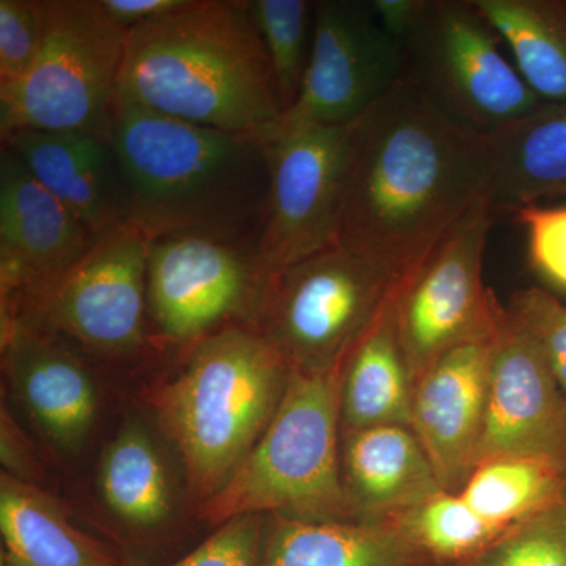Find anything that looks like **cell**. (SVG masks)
Listing matches in <instances>:
<instances>
[{
  "label": "cell",
  "mask_w": 566,
  "mask_h": 566,
  "mask_svg": "<svg viewBox=\"0 0 566 566\" xmlns=\"http://www.w3.org/2000/svg\"><path fill=\"white\" fill-rule=\"evenodd\" d=\"M499 40L472 0H428L405 43L406 77L468 128H504L543 102L506 61Z\"/></svg>",
  "instance_id": "10"
},
{
  "label": "cell",
  "mask_w": 566,
  "mask_h": 566,
  "mask_svg": "<svg viewBox=\"0 0 566 566\" xmlns=\"http://www.w3.org/2000/svg\"><path fill=\"white\" fill-rule=\"evenodd\" d=\"M346 126H283L266 139L270 192L259 252L270 273L337 240Z\"/></svg>",
  "instance_id": "13"
},
{
  "label": "cell",
  "mask_w": 566,
  "mask_h": 566,
  "mask_svg": "<svg viewBox=\"0 0 566 566\" xmlns=\"http://www.w3.org/2000/svg\"><path fill=\"white\" fill-rule=\"evenodd\" d=\"M497 458L545 461L566 472V392L509 307L491 342L479 464Z\"/></svg>",
  "instance_id": "15"
},
{
  "label": "cell",
  "mask_w": 566,
  "mask_h": 566,
  "mask_svg": "<svg viewBox=\"0 0 566 566\" xmlns=\"http://www.w3.org/2000/svg\"><path fill=\"white\" fill-rule=\"evenodd\" d=\"M516 70L543 103L566 102V3L553 0H472Z\"/></svg>",
  "instance_id": "25"
},
{
  "label": "cell",
  "mask_w": 566,
  "mask_h": 566,
  "mask_svg": "<svg viewBox=\"0 0 566 566\" xmlns=\"http://www.w3.org/2000/svg\"><path fill=\"white\" fill-rule=\"evenodd\" d=\"M491 342H472L446 353L417 379L412 392V431L450 493H458L479 464Z\"/></svg>",
  "instance_id": "17"
},
{
  "label": "cell",
  "mask_w": 566,
  "mask_h": 566,
  "mask_svg": "<svg viewBox=\"0 0 566 566\" xmlns=\"http://www.w3.org/2000/svg\"><path fill=\"white\" fill-rule=\"evenodd\" d=\"M406 71L405 44L379 24L370 2H315L303 87L282 125H352L403 81Z\"/></svg>",
  "instance_id": "12"
},
{
  "label": "cell",
  "mask_w": 566,
  "mask_h": 566,
  "mask_svg": "<svg viewBox=\"0 0 566 566\" xmlns=\"http://www.w3.org/2000/svg\"><path fill=\"white\" fill-rule=\"evenodd\" d=\"M0 566H125L39 485L0 474Z\"/></svg>",
  "instance_id": "23"
},
{
  "label": "cell",
  "mask_w": 566,
  "mask_h": 566,
  "mask_svg": "<svg viewBox=\"0 0 566 566\" xmlns=\"http://www.w3.org/2000/svg\"><path fill=\"white\" fill-rule=\"evenodd\" d=\"M259 245L202 233L150 238L148 322L156 349L185 353L238 324H255L270 285Z\"/></svg>",
  "instance_id": "9"
},
{
  "label": "cell",
  "mask_w": 566,
  "mask_h": 566,
  "mask_svg": "<svg viewBox=\"0 0 566 566\" xmlns=\"http://www.w3.org/2000/svg\"><path fill=\"white\" fill-rule=\"evenodd\" d=\"M150 237L133 223L102 234L61 274L2 304L77 352L122 363L155 352L147 303Z\"/></svg>",
  "instance_id": "8"
},
{
  "label": "cell",
  "mask_w": 566,
  "mask_h": 566,
  "mask_svg": "<svg viewBox=\"0 0 566 566\" xmlns=\"http://www.w3.org/2000/svg\"><path fill=\"white\" fill-rule=\"evenodd\" d=\"M98 237L25 164L0 150V292L18 300L91 251Z\"/></svg>",
  "instance_id": "16"
},
{
  "label": "cell",
  "mask_w": 566,
  "mask_h": 566,
  "mask_svg": "<svg viewBox=\"0 0 566 566\" xmlns=\"http://www.w3.org/2000/svg\"><path fill=\"white\" fill-rule=\"evenodd\" d=\"M249 7L266 48L285 115L296 103L311 59L315 2L249 0Z\"/></svg>",
  "instance_id": "28"
},
{
  "label": "cell",
  "mask_w": 566,
  "mask_h": 566,
  "mask_svg": "<svg viewBox=\"0 0 566 566\" xmlns=\"http://www.w3.org/2000/svg\"><path fill=\"white\" fill-rule=\"evenodd\" d=\"M180 370L147 405L199 509L243 463L273 419L292 368L252 324L230 326L181 353Z\"/></svg>",
  "instance_id": "4"
},
{
  "label": "cell",
  "mask_w": 566,
  "mask_h": 566,
  "mask_svg": "<svg viewBox=\"0 0 566 566\" xmlns=\"http://www.w3.org/2000/svg\"><path fill=\"white\" fill-rule=\"evenodd\" d=\"M139 412L123 417L96 465V494L128 545H159L177 524L180 476L169 444Z\"/></svg>",
  "instance_id": "18"
},
{
  "label": "cell",
  "mask_w": 566,
  "mask_h": 566,
  "mask_svg": "<svg viewBox=\"0 0 566 566\" xmlns=\"http://www.w3.org/2000/svg\"><path fill=\"white\" fill-rule=\"evenodd\" d=\"M510 314L526 329L566 392V305L542 289L516 293Z\"/></svg>",
  "instance_id": "30"
},
{
  "label": "cell",
  "mask_w": 566,
  "mask_h": 566,
  "mask_svg": "<svg viewBox=\"0 0 566 566\" xmlns=\"http://www.w3.org/2000/svg\"><path fill=\"white\" fill-rule=\"evenodd\" d=\"M342 474L357 521H387L446 491L408 424L342 433Z\"/></svg>",
  "instance_id": "20"
},
{
  "label": "cell",
  "mask_w": 566,
  "mask_h": 566,
  "mask_svg": "<svg viewBox=\"0 0 566 566\" xmlns=\"http://www.w3.org/2000/svg\"><path fill=\"white\" fill-rule=\"evenodd\" d=\"M342 374L292 370L266 430L226 485L197 509L200 520L212 527L249 515L357 521L342 474Z\"/></svg>",
  "instance_id": "5"
},
{
  "label": "cell",
  "mask_w": 566,
  "mask_h": 566,
  "mask_svg": "<svg viewBox=\"0 0 566 566\" xmlns=\"http://www.w3.org/2000/svg\"><path fill=\"white\" fill-rule=\"evenodd\" d=\"M128 193V223L150 238L202 233L259 245L266 139L221 132L115 99L107 128Z\"/></svg>",
  "instance_id": "3"
},
{
  "label": "cell",
  "mask_w": 566,
  "mask_h": 566,
  "mask_svg": "<svg viewBox=\"0 0 566 566\" xmlns=\"http://www.w3.org/2000/svg\"><path fill=\"white\" fill-rule=\"evenodd\" d=\"M387 521L436 564H464L504 535L483 520L460 493L450 491H441Z\"/></svg>",
  "instance_id": "27"
},
{
  "label": "cell",
  "mask_w": 566,
  "mask_h": 566,
  "mask_svg": "<svg viewBox=\"0 0 566 566\" xmlns=\"http://www.w3.org/2000/svg\"><path fill=\"white\" fill-rule=\"evenodd\" d=\"M370 6L385 31L405 44L422 20L428 0H374Z\"/></svg>",
  "instance_id": "36"
},
{
  "label": "cell",
  "mask_w": 566,
  "mask_h": 566,
  "mask_svg": "<svg viewBox=\"0 0 566 566\" xmlns=\"http://www.w3.org/2000/svg\"><path fill=\"white\" fill-rule=\"evenodd\" d=\"M457 566H566V497L516 524Z\"/></svg>",
  "instance_id": "29"
},
{
  "label": "cell",
  "mask_w": 566,
  "mask_h": 566,
  "mask_svg": "<svg viewBox=\"0 0 566 566\" xmlns=\"http://www.w3.org/2000/svg\"><path fill=\"white\" fill-rule=\"evenodd\" d=\"M43 41V0H0V85L21 80Z\"/></svg>",
  "instance_id": "31"
},
{
  "label": "cell",
  "mask_w": 566,
  "mask_h": 566,
  "mask_svg": "<svg viewBox=\"0 0 566 566\" xmlns=\"http://www.w3.org/2000/svg\"><path fill=\"white\" fill-rule=\"evenodd\" d=\"M128 29L98 0H43V41L31 70L0 85V136L109 128Z\"/></svg>",
  "instance_id": "6"
},
{
  "label": "cell",
  "mask_w": 566,
  "mask_h": 566,
  "mask_svg": "<svg viewBox=\"0 0 566 566\" xmlns=\"http://www.w3.org/2000/svg\"><path fill=\"white\" fill-rule=\"evenodd\" d=\"M458 493L505 534L566 497V472L527 458H497L476 465Z\"/></svg>",
  "instance_id": "26"
},
{
  "label": "cell",
  "mask_w": 566,
  "mask_h": 566,
  "mask_svg": "<svg viewBox=\"0 0 566 566\" xmlns=\"http://www.w3.org/2000/svg\"><path fill=\"white\" fill-rule=\"evenodd\" d=\"M397 294L346 360L340 389L342 433L379 424L411 427L415 382L398 334Z\"/></svg>",
  "instance_id": "24"
},
{
  "label": "cell",
  "mask_w": 566,
  "mask_h": 566,
  "mask_svg": "<svg viewBox=\"0 0 566 566\" xmlns=\"http://www.w3.org/2000/svg\"><path fill=\"white\" fill-rule=\"evenodd\" d=\"M401 282L381 264L334 244L271 275L253 326L293 371H340Z\"/></svg>",
  "instance_id": "7"
},
{
  "label": "cell",
  "mask_w": 566,
  "mask_h": 566,
  "mask_svg": "<svg viewBox=\"0 0 566 566\" xmlns=\"http://www.w3.org/2000/svg\"><path fill=\"white\" fill-rule=\"evenodd\" d=\"M264 517L249 515L227 521L202 545L167 566H260Z\"/></svg>",
  "instance_id": "32"
},
{
  "label": "cell",
  "mask_w": 566,
  "mask_h": 566,
  "mask_svg": "<svg viewBox=\"0 0 566 566\" xmlns=\"http://www.w3.org/2000/svg\"><path fill=\"white\" fill-rule=\"evenodd\" d=\"M2 145L96 237L128 223L125 177L109 134L20 132Z\"/></svg>",
  "instance_id": "19"
},
{
  "label": "cell",
  "mask_w": 566,
  "mask_h": 566,
  "mask_svg": "<svg viewBox=\"0 0 566 566\" xmlns=\"http://www.w3.org/2000/svg\"><path fill=\"white\" fill-rule=\"evenodd\" d=\"M118 102L263 139L283 109L249 0H193L128 31Z\"/></svg>",
  "instance_id": "2"
},
{
  "label": "cell",
  "mask_w": 566,
  "mask_h": 566,
  "mask_svg": "<svg viewBox=\"0 0 566 566\" xmlns=\"http://www.w3.org/2000/svg\"><path fill=\"white\" fill-rule=\"evenodd\" d=\"M111 20L132 29L189 9L193 0H98Z\"/></svg>",
  "instance_id": "35"
},
{
  "label": "cell",
  "mask_w": 566,
  "mask_h": 566,
  "mask_svg": "<svg viewBox=\"0 0 566 566\" xmlns=\"http://www.w3.org/2000/svg\"><path fill=\"white\" fill-rule=\"evenodd\" d=\"M527 233L528 256L539 275L566 290V203L513 211Z\"/></svg>",
  "instance_id": "33"
},
{
  "label": "cell",
  "mask_w": 566,
  "mask_h": 566,
  "mask_svg": "<svg viewBox=\"0 0 566 566\" xmlns=\"http://www.w3.org/2000/svg\"><path fill=\"white\" fill-rule=\"evenodd\" d=\"M490 191L485 134L405 77L352 123L335 244L405 281Z\"/></svg>",
  "instance_id": "1"
},
{
  "label": "cell",
  "mask_w": 566,
  "mask_h": 566,
  "mask_svg": "<svg viewBox=\"0 0 566 566\" xmlns=\"http://www.w3.org/2000/svg\"><path fill=\"white\" fill-rule=\"evenodd\" d=\"M2 370L18 411L55 455H80L102 416L98 379L57 335L2 316Z\"/></svg>",
  "instance_id": "14"
},
{
  "label": "cell",
  "mask_w": 566,
  "mask_h": 566,
  "mask_svg": "<svg viewBox=\"0 0 566 566\" xmlns=\"http://www.w3.org/2000/svg\"><path fill=\"white\" fill-rule=\"evenodd\" d=\"M390 521L264 517L260 566H436Z\"/></svg>",
  "instance_id": "21"
},
{
  "label": "cell",
  "mask_w": 566,
  "mask_h": 566,
  "mask_svg": "<svg viewBox=\"0 0 566 566\" xmlns=\"http://www.w3.org/2000/svg\"><path fill=\"white\" fill-rule=\"evenodd\" d=\"M495 210L566 197V102L543 103L485 134Z\"/></svg>",
  "instance_id": "22"
},
{
  "label": "cell",
  "mask_w": 566,
  "mask_h": 566,
  "mask_svg": "<svg viewBox=\"0 0 566 566\" xmlns=\"http://www.w3.org/2000/svg\"><path fill=\"white\" fill-rule=\"evenodd\" d=\"M0 463L2 474L41 486L44 469L39 452L33 449L31 434L25 433L20 419L6 403L0 412Z\"/></svg>",
  "instance_id": "34"
},
{
  "label": "cell",
  "mask_w": 566,
  "mask_h": 566,
  "mask_svg": "<svg viewBox=\"0 0 566 566\" xmlns=\"http://www.w3.org/2000/svg\"><path fill=\"white\" fill-rule=\"evenodd\" d=\"M491 197L475 203L423 263L401 282L397 324L412 382L446 353L493 338L506 307L483 281L495 219Z\"/></svg>",
  "instance_id": "11"
}]
</instances>
